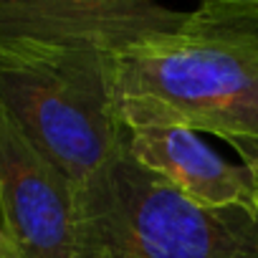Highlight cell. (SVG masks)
<instances>
[{
	"instance_id": "277c9868",
	"label": "cell",
	"mask_w": 258,
	"mask_h": 258,
	"mask_svg": "<svg viewBox=\"0 0 258 258\" xmlns=\"http://www.w3.org/2000/svg\"><path fill=\"white\" fill-rule=\"evenodd\" d=\"M76 185L0 109V220L23 258H71Z\"/></svg>"
},
{
	"instance_id": "52a82bcc",
	"label": "cell",
	"mask_w": 258,
	"mask_h": 258,
	"mask_svg": "<svg viewBox=\"0 0 258 258\" xmlns=\"http://www.w3.org/2000/svg\"><path fill=\"white\" fill-rule=\"evenodd\" d=\"M240 160H243V165H245V167L250 170V177H253V187H255V213H258V150H253V152L243 155Z\"/></svg>"
},
{
	"instance_id": "5b68a950",
	"label": "cell",
	"mask_w": 258,
	"mask_h": 258,
	"mask_svg": "<svg viewBox=\"0 0 258 258\" xmlns=\"http://www.w3.org/2000/svg\"><path fill=\"white\" fill-rule=\"evenodd\" d=\"M187 13L145 0H0V38L116 56L177 31Z\"/></svg>"
},
{
	"instance_id": "6da1fadb",
	"label": "cell",
	"mask_w": 258,
	"mask_h": 258,
	"mask_svg": "<svg viewBox=\"0 0 258 258\" xmlns=\"http://www.w3.org/2000/svg\"><path fill=\"white\" fill-rule=\"evenodd\" d=\"M126 129L177 126L258 150V0H208L170 33L111 56Z\"/></svg>"
},
{
	"instance_id": "9c48e42d",
	"label": "cell",
	"mask_w": 258,
	"mask_h": 258,
	"mask_svg": "<svg viewBox=\"0 0 258 258\" xmlns=\"http://www.w3.org/2000/svg\"><path fill=\"white\" fill-rule=\"evenodd\" d=\"M0 258H23V255H21V253H18V250H16L13 245H8V248H6V253L0 255Z\"/></svg>"
},
{
	"instance_id": "ba28073f",
	"label": "cell",
	"mask_w": 258,
	"mask_h": 258,
	"mask_svg": "<svg viewBox=\"0 0 258 258\" xmlns=\"http://www.w3.org/2000/svg\"><path fill=\"white\" fill-rule=\"evenodd\" d=\"M11 243H8V238H6V230H3V220H0V255L6 253V248H8Z\"/></svg>"
},
{
	"instance_id": "8992f818",
	"label": "cell",
	"mask_w": 258,
	"mask_h": 258,
	"mask_svg": "<svg viewBox=\"0 0 258 258\" xmlns=\"http://www.w3.org/2000/svg\"><path fill=\"white\" fill-rule=\"evenodd\" d=\"M124 147L142 167L160 175L195 205L255 213L250 170L220 157L195 132L177 126H137L126 129Z\"/></svg>"
},
{
	"instance_id": "7a4b0ae2",
	"label": "cell",
	"mask_w": 258,
	"mask_h": 258,
	"mask_svg": "<svg viewBox=\"0 0 258 258\" xmlns=\"http://www.w3.org/2000/svg\"><path fill=\"white\" fill-rule=\"evenodd\" d=\"M71 258H258V215L195 205L121 142L76 185Z\"/></svg>"
},
{
	"instance_id": "3957f363",
	"label": "cell",
	"mask_w": 258,
	"mask_h": 258,
	"mask_svg": "<svg viewBox=\"0 0 258 258\" xmlns=\"http://www.w3.org/2000/svg\"><path fill=\"white\" fill-rule=\"evenodd\" d=\"M0 109L74 185L124 142L111 56L0 38Z\"/></svg>"
}]
</instances>
